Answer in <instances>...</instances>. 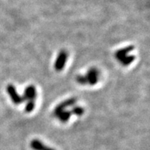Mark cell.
<instances>
[{"mask_svg": "<svg viewBox=\"0 0 150 150\" xmlns=\"http://www.w3.org/2000/svg\"><path fill=\"white\" fill-rule=\"evenodd\" d=\"M6 91H7V93H8V96L10 97L12 101L15 104L18 105L20 103L25 102L23 97L18 94L16 87L13 84H8L7 87H6Z\"/></svg>", "mask_w": 150, "mask_h": 150, "instance_id": "cell-1", "label": "cell"}, {"mask_svg": "<svg viewBox=\"0 0 150 150\" xmlns=\"http://www.w3.org/2000/svg\"><path fill=\"white\" fill-rule=\"evenodd\" d=\"M68 54L65 50H61L59 54H57L56 58L55 63H54V69L57 71H61L65 67L66 62L67 61Z\"/></svg>", "mask_w": 150, "mask_h": 150, "instance_id": "cell-2", "label": "cell"}, {"mask_svg": "<svg viewBox=\"0 0 150 150\" xmlns=\"http://www.w3.org/2000/svg\"><path fill=\"white\" fill-rule=\"evenodd\" d=\"M76 102H77V99L74 98V97H72V98L67 99L66 100H64L63 102H61V103L57 105V107H55V109L54 110V115L57 117V116L59 114L60 112L65 110V109L67 108V107L74 106Z\"/></svg>", "mask_w": 150, "mask_h": 150, "instance_id": "cell-3", "label": "cell"}, {"mask_svg": "<svg viewBox=\"0 0 150 150\" xmlns=\"http://www.w3.org/2000/svg\"><path fill=\"white\" fill-rule=\"evenodd\" d=\"M86 78H87V83L90 85H95L98 82L99 76H100V72H99L97 68L95 67H91L88 70L87 74L85 75Z\"/></svg>", "mask_w": 150, "mask_h": 150, "instance_id": "cell-4", "label": "cell"}, {"mask_svg": "<svg viewBox=\"0 0 150 150\" xmlns=\"http://www.w3.org/2000/svg\"><path fill=\"white\" fill-rule=\"evenodd\" d=\"M22 97H23L25 101H35L36 97H37V92H36L35 87L34 85H29L28 87H26Z\"/></svg>", "mask_w": 150, "mask_h": 150, "instance_id": "cell-5", "label": "cell"}, {"mask_svg": "<svg viewBox=\"0 0 150 150\" xmlns=\"http://www.w3.org/2000/svg\"><path fill=\"white\" fill-rule=\"evenodd\" d=\"M134 49L135 47L133 45L127 46V47H125L123 48H121V49L117 51V52L115 53V57H116V58L118 61H120V60H121L124 57L128 55L129 53H130Z\"/></svg>", "mask_w": 150, "mask_h": 150, "instance_id": "cell-6", "label": "cell"}, {"mask_svg": "<svg viewBox=\"0 0 150 150\" xmlns=\"http://www.w3.org/2000/svg\"><path fill=\"white\" fill-rule=\"evenodd\" d=\"M30 146L33 150H55L49 146H45L42 141H40L39 139H36L31 141Z\"/></svg>", "mask_w": 150, "mask_h": 150, "instance_id": "cell-7", "label": "cell"}, {"mask_svg": "<svg viewBox=\"0 0 150 150\" xmlns=\"http://www.w3.org/2000/svg\"><path fill=\"white\" fill-rule=\"evenodd\" d=\"M71 115L72 114H71L70 110H64L60 112L59 114L57 116V117L61 122H66L69 120Z\"/></svg>", "mask_w": 150, "mask_h": 150, "instance_id": "cell-8", "label": "cell"}, {"mask_svg": "<svg viewBox=\"0 0 150 150\" xmlns=\"http://www.w3.org/2000/svg\"><path fill=\"white\" fill-rule=\"evenodd\" d=\"M135 58H136V56L135 55H132H132H127L123 57V58H122L121 60H120V61L122 63L123 66H128L135 61Z\"/></svg>", "mask_w": 150, "mask_h": 150, "instance_id": "cell-9", "label": "cell"}, {"mask_svg": "<svg viewBox=\"0 0 150 150\" xmlns=\"http://www.w3.org/2000/svg\"><path fill=\"white\" fill-rule=\"evenodd\" d=\"M71 111V114H74L75 116H82L84 112V109L80 106H75L72 107Z\"/></svg>", "mask_w": 150, "mask_h": 150, "instance_id": "cell-10", "label": "cell"}, {"mask_svg": "<svg viewBox=\"0 0 150 150\" xmlns=\"http://www.w3.org/2000/svg\"><path fill=\"white\" fill-rule=\"evenodd\" d=\"M35 107V100H29L26 101V105L25 107V110L26 112H31L34 110V109Z\"/></svg>", "mask_w": 150, "mask_h": 150, "instance_id": "cell-11", "label": "cell"}, {"mask_svg": "<svg viewBox=\"0 0 150 150\" xmlns=\"http://www.w3.org/2000/svg\"><path fill=\"white\" fill-rule=\"evenodd\" d=\"M76 81H77V83L81 85H85L87 83V78H86L85 75H78V76H77Z\"/></svg>", "mask_w": 150, "mask_h": 150, "instance_id": "cell-12", "label": "cell"}]
</instances>
